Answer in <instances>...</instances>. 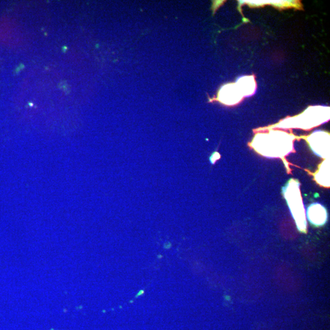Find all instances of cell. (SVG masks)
Wrapping results in <instances>:
<instances>
[{
  "mask_svg": "<svg viewBox=\"0 0 330 330\" xmlns=\"http://www.w3.org/2000/svg\"><path fill=\"white\" fill-rule=\"evenodd\" d=\"M252 146L263 156L282 158L293 151V137L281 132L260 135Z\"/></svg>",
  "mask_w": 330,
  "mask_h": 330,
  "instance_id": "obj_1",
  "label": "cell"
},
{
  "mask_svg": "<svg viewBox=\"0 0 330 330\" xmlns=\"http://www.w3.org/2000/svg\"><path fill=\"white\" fill-rule=\"evenodd\" d=\"M299 187L297 181L291 180L286 187L283 188V193L299 231L305 232L306 230V216Z\"/></svg>",
  "mask_w": 330,
  "mask_h": 330,
  "instance_id": "obj_2",
  "label": "cell"
},
{
  "mask_svg": "<svg viewBox=\"0 0 330 330\" xmlns=\"http://www.w3.org/2000/svg\"><path fill=\"white\" fill-rule=\"evenodd\" d=\"M314 153L321 158L327 159L329 155V138L325 132H317L307 139Z\"/></svg>",
  "mask_w": 330,
  "mask_h": 330,
  "instance_id": "obj_3",
  "label": "cell"
},
{
  "mask_svg": "<svg viewBox=\"0 0 330 330\" xmlns=\"http://www.w3.org/2000/svg\"><path fill=\"white\" fill-rule=\"evenodd\" d=\"M307 218L310 223L316 226H322L327 221V212L320 204H313L307 210Z\"/></svg>",
  "mask_w": 330,
  "mask_h": 330,
  "instance_id": "obj_4",
  "label": "cell"
},
{
  "mask_svg": "<svg viewBox=\"0 0 330 330\" xmlns=\"http://www.w3.org/2000/svg\"><path fill=\"white\" fill-rule=\"evenodd\" d=\"M315 179L321 185L329 186V160H326L321 164L319 171L315 175Z\"/></svg>",
  "mask_w": 330,
  "mask_h": 330,
  "instance_id": "obj_5",
  "label": "cell"
},
{
  "mask_svg": "<svg viewBox=\"0 0 330 330\" xmlns=\"http://www.w3.org/2000/svg\"><path fill=\"white\" fill-rule=\"evenodd\" d=\"M220 154H218V152H215V153H213L212 155V156L210 158V162H211L212 164H214L216 161L220 159Z\"/></svg>",
  "mask_w": 330,
  "mask_h": 330,
  "instance_id": "obj_6",
  "label": "cell"
}]
</instances>
